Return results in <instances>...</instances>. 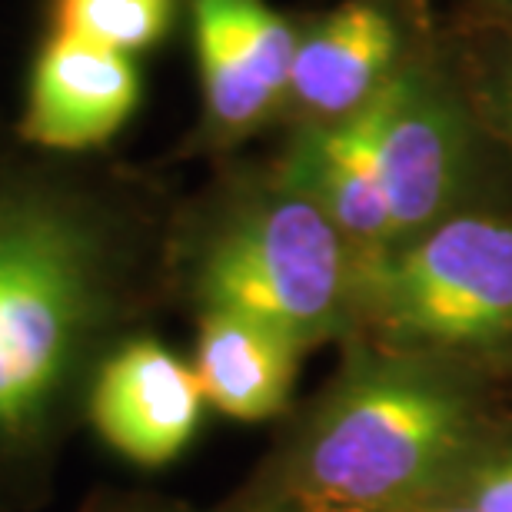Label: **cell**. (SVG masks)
I'll return each instance as SVG.
<instances>
[{
  "label": "cell",
  "instance_id": "1",
  "mask_svg": "<svg viewBox=\"0 0 512 512\" xmlns=\"http://www.w3.org/2000/svg\"><path fill=\"white\" fill-rule=\"evenodd\" d=\"M273 163L330 213L356 256L399 247L456 213L512 203V157L476 114L443 27L360 114L286 130Z\"/></svg>",
  "mask_w": 512,
  "mask_h": 512
},
{
  "label": "cell",
  "instance_id": "2",
  "mask_svg": "<svg viewBox=\"0 0 512 512\" xmlns=\"http://www.w3.org/2000/svg\"><path fill=\"white\" fill-rule=\"evenodd\" d=\"M340 346L276 476L273 503L290 512H383L443 493L506 419L493 373L366 336Z\"/></svg>",
  "mask_w": 512,
  "mask_h": 512
},
{
  "label": "cell",
  "instance_id": "3",
  "mask_svg": "<svg viewBox=\"0 0 512 512\" xmlns=\"http://www.w3.org/2000/svg\"><path fill=\"white\" fill-rule=\"evenodd\" d=\"M180 266L197 313L247 316L303 353L353 333L356 250L273 160L213 193L183 237Z\"/></svg>",
  "mask_w": 512,
  "mask_h": 512
},
{
  "label": "cell",
  "instance_id": "4",
  "mask_svg": "<svg viewBox=\"0 0 512 512\" xmlns=\"http://www.w3.org/2000/svg\"><path fill=\"white\" fill-rule=\"evenodd\" d=\"M100 213L54 193H0V443L47 423L117 303Z\"/></svg>",
  "mask_w": 512,
  "mask_h": 512
},
{
  "label": "cell",
  "instance_id": "5",
  "mask_svg": "<svg viewBox=\"0 0 512 512\" xmlns=\"http://www.w3.org/2000/svg\"><path fill=\"white\" fill-rule=\"evenodd\" d=\"M373 343L512 370V203L456 213L419 237L356 256L353 333Z\"/></svg>",
  "mask_w": 512,
  "mask_h": 512
},
{
  "label": "cell",
  "instance_id": "6",
  "mask_svg": "<svg viewBox=\"0 0 512 512\" xmlns=\"http://www.w3.org/2000/svg\"><path fill=\"white\" fill-rule=\"evenodd\" d=\"M433 0H336L296 14V50L280 130L360 114L439 40Z\"/></svg>",
  "mask_w": 512,
  "mask_h": 512
},
{
  "label": "cell",
  "instance_id": "7",
  "mask_svg": "<svg viewBox=\"0 0 512 512\" xmlns=\"http://www.w3.org/2000/svg\"><path fill=\"white\" fill-rule=\"evenodd\" d=\"M200 114L187 150L227 157L280 127L296 50V14L270 0H187Z\"/></svg>",
  "mask_w": 512,
  "mask_h": 512
},
{
  "label": "cell",
  "instance_id": "8",
  "mask_svg": "<svg viewBox=\"0 0 512 512\" xmlns=\"http://www.w3.org/2000/svg\"><path fill=\"white\" fill-rule=\"evenodd\" d=\"M203 389L193 363L153 336H130L100 363L90 386L97 436L143 469L173 463L203 419Z\"/></svg>",
  "mask_w": 512,
  "mask_h": 512
},
{
  "label": "cell",
  "instance_id": "9",
  "mask_svg": "<svg viewBox=\"0 0 512 512\" xmlns=\"http://www.w3.org/2000/svg\"><path fill=\"white\" fill-rule=\"evenodd\" d=\"M143 100L137 57L50 34L30 67L20 133L27 143L60 153L107 147Z\"/></svg>",
  "mask_w": 512,
  "mask_h": 512
},
{
  "label": "cell",
  "instance_id": "10",
  "mask_svg": "<svg viewBox=\"0 0 512 512\" xmlns=\"http://www.w3.org/2000/svg\"><path fill=\"white\" fill-rule=\"evenodd\" d=\"M303 350L290 336L237 313H197V373L207 406L243 423H263L290 406Z\"/></svg>",
  "mask_w": 512,
  "mask_h": 512
},
{
  "label": "cell",
  "instance_id": "11",
  "mask_svg": "<svg viewBox=\"0 0 512 512\" xmlns=\"http://www.w3.org/2000/svg\"><path fill=\"white\" fill-rule=\"evenodd\" d=\"M183 0H50L54 34L140 57L167 44Z\"/></svg>",
  "mask_w": 512,
  "mask_h": 512
},
{
  "label": "cell",
  "instance_id": "12",
  "mask_svg": "<svg viewBox=\"0 0 512 512\" xmlns=\"http://www.w3.org/2000/svg\"><path fill=\"white\" fill-rule=\"evenodd\" d=\"M443 37L476 114L512 157V27H463L443 17Z\"/></svg>",
  "mask_w": 512,
  "mask_h": 512
},
{
  "label": "cell",
  "instance_id": "13",
  "mask_svg": "<svg viewBox=\"0 0 512 512\" xmlns=\"http://www.w3.org/2000/svg\"><path fill=\"white\" fill-rule=\"evenodd\" d=\"M473 512H512V419H503L453 486Z\"/></svg>",
  "mask_w": 512,
  "mask_h": 512
},
{
  "label": "cell",
  "instance_id": "14",
  "mask_svg": "<svg viewBox=\"0 0 512 512\" xmlns=\"http://www.w3.org/2000/svg\"><path fill=\"white\" fill-rule=\"evenodd\" d=\"M443 17L463 27H512V0H456Z\"/></svg>",
  "mask_w": 512,
  "mask_h": 512
},
{
  "label": "cell",
  "instance_id": "15",
  "mask_svg": "<svg viewBox=\"0 0 512 512\" xmlns=\"http://www.w3.org/2000/svg\"><path fill=\"white\" fill-rule=\"evenodd\" d=\"M383 512H473L463 499H459L453 489H443L436 496H426L419 503H409V506H396V509H383Z\"/></svg>",
  "mask_w": 512,
  "mask_h": 512
},
{
  "label": "cell",
  "instance_id": "16",
  "mask_svg": "<svg viewBox=\"0 0 512 512\" xmlns=\"http://www.w3.org/2000/svg\"><path fill=\"white\" fill-rule=\"evenodd\" d=\"M253 512H290V509H286V506H280V503H266V506L253 509Z\"/></svg>",
  "mask_w": 512,
  "mask_h": 512
},
{
  "label": "cell",
  "instance_id": "17",
  "mask_svg": "<svg viewBox=\"0 0 512 512\" xmlns=\"http://www.w3.org/2000/svg\"><path fill=\"white\" fill-rule=\"evenodd\" d=\"M506 380H512V370H509V373H506Z\"/></svg>",
  "mask_w": 512,
  "mask_h": 512
}]
</instances>
